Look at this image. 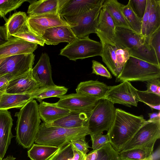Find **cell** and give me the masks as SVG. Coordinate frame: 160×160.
<instances>
[{
  "label": "cell",
  "mask_w": 160,
  "mask_h": 160,
  "mask_svg": "<svg viewBox=\"0 0 160 160\" xmlns=\"http://www.w3.org/2000/svg\"><path fill=\"white\" fill-rule=\"evenodd\" d=\"M32 74L40 87L55 84L52 79L49 58L47 53H42L38 62L32 70Z\"/></svg>",
  "instance_id": "d6986e66"
},
{
  "label": "cell",
  "mask_w": 160,
  "mask_h": 160,
  "mask_svg": "<svg viewBox=\"0 0 160 160\" xmlns=\"http://www.w3.org/2000/svg\"><path fill=\"white\" fill-rule=\"evenodd\" d=\"M28 1L30 2L27 11L28 17L46 14L58 13V0Z\"/></svg>",
  "instance_id": "d4e9b609"
},
{
  "label": "cell",
  "mask_w": 160,
  "mask_h": 160,
  "mask_svg": "<svg viewBox=\"0 0 160 160\" xmlns=\"http://www.w3.org/2000/svg\"><path fill=\"white\" fill-rule=\"evenodd\" d=\"M151 2L145 37L149 36L160 27V0H151Z\"/></svg>",
  "instance_id": "4dcf8cb0"
},
{
  "label": "cell",
  "mask_w": 160,
  "mask_h": 160,
  "mask_svg": "<svg viewBox=\"0 0 160 160\" xmlns=\"http://www.w3.org/2000/svg\"><path fill=\"white\" fill-rule=\"evenodd\" d=\"M15 77L10 74L0 76V92H5L9 82Z\"/></svg>",
  "instance_id": "bcb514c9"
},
{
  "label": "cell",
  "mask_w": 160,
  "mask_h": 160,
  "mask_svg": "<svg viewBox=\"0 0 160 160\" xmlns=\"http://www.w3.org/2000/svg\"><path fill=\"white\" fill-rule=\"evenodd\" d=\"M116 109L114 104L108 100L104 98L99 100L88 118L87 126L90 135L108 132L114 120Z\"/></svg>",
  "instance_id": "8992f818"
},
{
  "label": "cell",
  "mask_w": 160,
  "mask_h": 160,
  "mask_svg": "<svg viewBox=\"0 0 160 160\" xmlns=\"http://www.w3.org/2000/svg\"><path fill=\"white\" fill-rule=\"evenodd\" d=\"M147 0H129L128 3L131 8L142 21L146 9Z\"/></svg>",
  "instance_id": "ab89813d"
},
{
  "label": "cell",
  "mask_w": 160,
  "mask_h": 160,
  "mask_svg": "<svg viewBox=\"0 0 160 160\" xmlns=\"http://www.w3.org/2000/svg\"><path fill=\"white\" fill-rule=\"evenodd\" d=\"M138 91L130 82L125 81L117 85L109 86L104 98L114 104H119L130 107H137L140 102Z\"/></svg>",
  "instance_id": "30bf717a"
},
{
  "label": "cell",
  "mask_w": 160,
  "mask_h": 160,
  "mask_svg": "<svg viewBox=\"0 0 160 160\" xmlns=\"http://www.w3.org/2000/svg\"><path fill=\"white\" fill-rule=\"evenodd\" d=\"M92 142V148L93 151L100 149L106 143L110 142V138L108 134L106 135L102 134L90 135Z\"/></svg>",
  "instance_id": "60d3db41"
},
{
  "label": "cell",
  "mask_w": 160,
  "mask_h": 160,
  "mask_svg": "<svg viewBox=\"0 0 160 160\" xmlns=\"http://www.w3.org/2000/svg\"><path fill=\"white\" fill-rule=\"evenodd\" d=\"M28 19L26 13L21 11L14 13L10 17L5 25L9 38L22 32L28 27Z\"/></svg>",
  "instance_id": "4316f807"
},
{
  "label": "cell",
  "mask_w": 160,
  "mask_h": 160,
  "mask_svg": "<svg viewBox=\"0 0 160 160\" xmlns=\"http://www.w3.org/2000/svg\"><path fill=\"white\" fill-rule=\"evenodd\" d=\"M123 5L116 0H104L103 4V6L106 8L112 19L115 27H122L131 29L122 12L121 8Z\"/></svg>",
  "instance_id": "83f0119b"
},
{
  "label": "cell",
  "mask_w": 160,
  "mask_h": 160,
  "mask_svg": "<svg viewBox=\"0 0 160 160\" xmlns=\"http://www.w3.org/2000/svg\"><path fill=\"white\" fill-rule=\"evenodd\" d=\"M146 121L142 115L136 116L116 108L114 120L107 133L113 148L120 152Z\"/></svg>",
  "instance_id": "7a4b0ae2"
},
{
  "label": "cell",
  "mask_w": 160,
  "mask_h": 160,
  "mask_svg": "<svg viewBox=\"0 0 160 160\" xmlns=\"http://www.w3.org/2000/svg\"><path fill=\"white\" fill-rule=\"evenodd\" d=\"M98 156V150L92 151L88 154H87L86 157V160H96Z\"/></svg>",
  "instance_id": "f907efd6"
},
{
  "label": "cell",
  "mask_w": 160,
  "mask_h": 160,
  "mask_svg": "<svg viewBox=\"0 0 160 160\" xmlns=\"http://www.w3.org/2000/svg\"><path fill=\"white\" fill-rule=\"evenodd\" d=\"M159 159L160 149L159 148L155 152H153L149 156L143 160H159Z\"/></svg>",
  "instance_id": "816d5d0a"
},
{
  "label": "cell",
  "mask_w": 160,
  "mask_h": 160,
  "mask_svg": "<svg viewBox=\"0 0 160 160\" xmlns=\"http://www.w3.org/2000/svg\"><path fill=\"white\" fill-rule=\"evenodd\" d=\"M146 42V37L141 34L127 28L116 27L114 43L120 48L127 49L129 54L138 50Z\"/></svg>",
  "instance_id": "5bb4252c"
},
{
  "label": "cell",
  "mask_w": 160,
  "mask_h": 160,
  "mask_svg": "<svg viewBox=\"0 0 160 160\" xmlns=\"http://www.w3.org/2000/svg\"><path fill=\"white\" fill-rule=\"evenodd\" d=\"M2 158L0 156V160H2Z\"/></svg>",
  "instance_id": "9f6ffc18"
},
{
  "label": "cell",
  "mask_w": 160,
  "mask_h": 160,
  "mask_svg": "<svg viewBox=\"0 0 160 160\" xmlns=\"http://www.w3.org/2000/svg\"><path fill=\"white\" fill-rule=\"evenodd\" d=\"M15 116L18 118L15 128L16 141L24 148H30L35 142L41 122L37 102L31 100Z\"/></svg>",
  "instance_id": "6da1fadb"
},
{
  "label": "cell",
  "mask_w": 160,
  "mask_h": 160,
  "mask_svg": "<svg viewBox=\"0 0 160 160\" xmlns=\"http://www.w3.org/2000/svg\"><path fill=\"white\" fill-rule=\"evenodd\" d=\"M9 39L5 26H0V46L7 42Z\"/></svg>",
  "instance_id": "7dc6e473"
},
{
  "label": "cell",
  "mask_w": 160,
  "mask_h": 160,
  "mask_svg": "<svg viewBox=\"0 0 160 160\" xmlns=\"http://www.w3.org/2000/svg\"><path fill=\"white\" fill-rule=\"evenodd\" d=\"M109 89V86L98 80H90L81 82L76 89V93L99 99L104 98Z\"/></svg>",
  "instance_id": "cb8c5ba5"
},
{
  "label": "cell",
  "mask_w": 160,
  "mask_h": 160,
  "mask_svg": "<svg viewBox=\"0 0 160 160\" xmlns=\"http://www.w3.org/2000/svg\"><path fill=\"white\" fill-rule=\"evenodd\" d=\"M35 55L33 53L10 56L0 64V76L10 74L15 77L32 70Z\"/></svg>",
  "instance_id": "7c38bea8"
},
{
  "label": "cell",
  "mask_w": 160,
  "mask_h": 160,
  "mask_svg": "<svg viewBox=\"0 0 160 160\" xmlns=\"http://www.w3.org/2000/svg\"><path fill=\"white\" fill-rule=\"evenodd\" d=\"M102 46L100 42L90 39L89 36L77 38L60 51V55L76 61L97 56H101Z\"/></svg>",
  "instance_id": "52a82bcc"
},
{
  "label": "cell",
  "mask_w": 160,
  "mask_h": 160,
  "mask_svg": "<svg viewBox=\"0 0 160 160\" xmlns=\"http://www.w3.org/2000/svg\"><path fill=\"white\" fill-rule=\"evenodd\" d=\"M119 154L120 160H143L149 157L145 151L139 148L121 151Z\"/></svg>",
  "instance_id": "d590c367"
},
{
  "label": "cell",
  "mask_w": 160,
  "mask_h": 160,
  "mask_svg": "<svg viewBox=\"0 0 160 160\" xmlns=\"http://www.w3.org/2000/svg\"><path fill=\"white\" fill-rule=\"evenodd\" d=\"M37 48L36 43L12 37L0 46V59L17 55L32 53Z\"/></svg>",
  "instance_id": "2e32d148"
},
{
  "label": "cell",
  "mask_w": 160,
  "mask_h": 160,
  "mask_svg": "<svg viewBox=\"0 0 160 160\" xmlns=\"http://www.w3.org/2000/svg\"><path fill=\"white\" fill-rule=\"evenodd\" d=\"M13 120L8 110H0V156L3 158L14 136L11 131Z\"/></svg>",
  "instance_id": "ffe728a7"
},
{
  "label": "cell",
  "mask_w": 160,
  "mask_h": 160,
  "mask_svg": "<svg viewBox=\"0 0 160 160\" xmlns=\"http://www.w3.org/2000/svg\"><path fill=\"white\" fill-rule=\"evenodd\" d=\"M32 99V93L12 94L4 92L0 101V110L22 108Z\"/></svg>",
  "instance_id": "484cf974"
},
{
  "label": "cell",
  "mask_w": 160,
  "mask_h": 160,
  "mask_svg": "<svg viewBox=\"0 0 160 160\" xmlns=\"http://www.w3.org/2000/svg\"><path fill=\"white\" fill-rule=\"evenodd\" d=\"M68 88L64 86L55 84L40 87L32 93V99H36L41 102L45 98L50 97H59L65 95Z\"/></svg>",
  "instance_id": "f1b7e54d"
},
{
  "label": "cell",
  "mask_w": 160,
  "mask_h": 160,
  "mask_svg": "<svg viewBox=\"0 0 160 160\" xmlns=\"http://www.w3.org/2000/svg\"><path fill=\"white\" fill-rule=\"evenodd\" d=\"M105 0H58V13L69 26L77 18Z\"/></svg>",
  "instance_id": "9c48e42d"
},
{
  "label": "cell",
  "mask_w": 160,
  "mask_h": 160,
  "mask_svg": "<svg viewBox=\"0 0 160 160\" xmlns=\"http://www.w3.org/2000/svg\"><path fill=\"white\" fill-rule=\"evenodd\" d=\"M90 114L70 112L68 115L54 122L44 123L47 126H54L67 128H73L87 126Z\"/></svg>",
  "instance_id": "7402d4cb"
},
{
  "label": "cell",
  "mask_w": 160,
  "mask_h": 160,
  "mask_svg": "<svg viewBox=\"0 0 160 160\" xmlns=\"http://www.w3.org/2000/svg\"><path fill=\"white\" fill-rule=\"evenodd\" d=\"M25 0H0V17L4 18L8 12L19 8Z\"/></svg>",
  "instance_id": "8d00e7d4"
},
{
  "label": "cell",
  "mask_w": 160,
  "mask_h": 160,
  "mask_svg": "<svg viewBox=\"0 0 160 160\" xmlns=\"http://www.w3.org/2000/svg\"><path fill=\"white\" fill-rule=\"evenodd\" d=\"M92 74L106 77L108 79H111L112 76L107 69L98 62L92 60Z\"/></svg>",
  "instance_id": "b9f144b4"
},
{
  "label": "cell",
  "mask_w": 160,
  "mask_h": 160,
  "mask_svg": "<svg viewBox=\"0 0 160 160\" xmlns=\"http://www.w3.org/2000/svg\"><path fill=\"white\" fill-rule=\"evenodd\" d=\"M16 159V158H14L13 156H8L2 160H15Z\"/></svg>",
  "instance_id": "f5cc1de1"
},
{
  "label": "cell",
  "mask_w": 160,
  "mask_h": 160,
  "mask_svg": "<svg viewBox=\"0 0 160 160\" xmlns=\"http://www.w3.org/2000/svg\"><path fill=\"white\" fill-rule=\"evenodd\" d=\"M97 150L98 156L96 160H120L119 152L109 142L106 143Z\"/></svg>",
  "instance_id": "e575fe53"
},
{
  "label": "cell",
  "mask_w": 160,
  "mask_h": 160,
  "mask_svg": "<svg viewBox=\"0 0 160 160\" xmlns=\"http://www.w3.org/2000/svg\"><path fill=\"white\" fill-rule=\"evenodd\" d=\"M85 137L76 140L71 141L69 142L78 150L86 155L89 151L88 148L90 147L85 140Z\"/></svg>",
  "instance_id": "ee69618b"
},
{
  "label": "cell",
  "mask_w": 160,
  "mask_h": 160,
  "mask_svg": "<svg viewBox=\"0 0 160 160\" xmlns=\"http://www.w3.org/2000/svg\"><path fill=\"white\" fill-rule=\"evenodd\" d=\"M41 38L47 45H56L60 42L71 43L78 38L68 25L52 27L46 30Z\"/></svg>",
  "instance_id": "ac0fdd59"
},
{
  "label": "cell",
  "mask_w": 160,
  "mask_h": 160,
  "mask_svg": "<svg viewBox=\"0 0 160 160\" xmlns=\"http://www.w3.org/2000/svg\"><path fill=\"white\" fill-rule=\"evenodd\" d=\"M5 58L0 59V64Z\"/></svg>",
  "instance_id": "db71d44e"
},
{
  "label": "cell",
  "mask_w": 160,
  "mask_h": 160,
  "mask_svg": "<svg viewBox=\"0 0 160 160\" xmlns=\"http://www.w3.org/2000/svg\"><path fill=\"white\" fill-rule=\"evenodd\" d=\"M151 0H147L146 9L142 20L141 34L145 37L146 28L151 8Z\"/></svg>",
  "instance_id": "f6af8a7d"
},
{
  "label": "cell",
  "mask_w": 160,
  "mask_h": 160,
  "mask_svg": "<svg viewBox=\"0 0 160 160\" xmlns=\"http://www.w3.org/2000/svg\"><path fill=\"white\" fill-rule=\"evenodd\" d=\"M140 102L149 106L152 109L160 110V96L138 90Z\"/></svg>",
  "instance_id": "d6a6232c"
},
{
  "label": "cell",
  "mask_w": 160,
  "mask_h": 160,
  "mask_svg": "<svg viewBox=\"0 0 160 160\" xmlns=\"http://www.w3.org/2000/svg\"><path fill=\"white\" fill-rule=\"evenodd\" d=\"M122 11L123 16L131 29L136 32L141 34L142 21L133 11L129 3L123 5Z\"/></svg>",
  "instance_id": "1f68e13d"
},
{
  "label": "cell",
  "mask_w": 160,
  "mask_h": 160,
  "mask_svg": "<svg viewBox=\"0 0 160 160\" xmlns=\"http://www.w3.org/2000/svg\"><path fill=\"white\" fill-rule=\"evenodd\" d=\"M160 138V120L146 121L132 137L123 146L121 151L139 148L145 151L148 156L153 153L156 141Z\"/></svg>",
  "instance_id": "5b68a950"
},
{
  "label": "cell",
  "mask_w": 160,
  "mask_h": 160,
  "mask_svg": "<svg viewBox=\"0 0 160 160\" xmlns=\"http://www.w3.org/2000/svg\"><path fill=\"white\" fill-rule=\"evenodd\" d=\"M73 156L72 145L67 141L58 147V150L48 160H69Z\"/></svg>",
  "instance_id": "836d02e7"
},
{
  "label": "cell",
  "mask_w": 160,
  "mask_h": 160,
  "mask_svg": "<svg viewBox=\"0 0 160 160\" xmlns=\"http://www.w3.org/2000/svg\"><path fill=\"white\" fill-rule=\"evenodd\" d=\"M13 37L22 39L27 41L36 43L43 46L45 41L41 37L33 33L29 29L28 26L22 32L15 35Z\"/></svg>",
  "instance_id": "74e56055"
},
{
  "label": "cell",
  "mask_w": 160,
  "mask_h": 160,
  "mask_svg": "<svg viewBox=\"0 0 160 160\" xmlns=\"http://www.w3.org/2000/svg\"><path fill=\"white\" fill-rule=\"evenodd\" d=\"M116 27L106 8L101 9L96 28V34L106 41L114 43Z\"/></svg>",
  "instance_id": "44dd1931"
},
{
  "label": "cell",
  "mask_w": 160,
  "mask_h": 160,
  "mask_svg": "<svg viewBox=\"0 0 160 160\" xmlns=\"http://www.w3.org/2000/svg\"><path fill=\"white\" fill-rule=\"evenodd\" d=\"M98 37L102 46L101 55L102 61L116 78L130 56L129 52L127 49L120 48L100 37Z\"/></svg>",
  "instance_id": "ba28073f"
},
{
  "label": "cell",
  "mask_w": 160,
  "mask_h": 160,
  "mask_svg": "<svg viewBox=\"0 0 160 160\" xmlns=\"http://www.w3.org/2000/svg\"><path fill=\"white\" fill-rule=\"evenodd\" d=\"M56 104L70 112L90 114L96 106L99 99L84 94L72 93L58 97Z\"/></svg>",
  "instance_id": "8fae6325"
},
{
  "label": "cell",
  "mask_w": 160,
  "mask_h": 160,
  "mask_svg": "<svg viewBox=\"0 0 160 160\" xmlns=\"http://www.w3.org/2000/svg\"><path fill=\"white\" fill-rule=\"evenodd\" d=\"M103 2L78 17L70 25L77 38H83L90 33H96L99 16Z\"/></svg>",
  "instance_id": "4fadbf2b"
},
{
  "label": "cell",
  "mask_w": 160,
  "mask_h": 160,
  "mask_svg": "<svg viewBox=\"0 0 160 160\" xmlns=\"http://www.w3.org/2000/svg\"><path fill=\"white\" fill-rule=\"evenodd\" d=\"M38 111L41 119L48 123L68 115L70 111L58 106L55 103L42 101L38 104Z\"/></svg>",
  "instance_id": "603a6c76"
},
{
  "label": "cell",
  "mask_w": 160,
  "mask_h": 160,
  "mask_svg": "<svg viewBox=\"0 0 160 160\" xmlns=\"http://www.w3.org/2000/svg\"><path fill=\"white\" fill-rule=\"evenodd\" d=\"M72 145L73 152V156L69 160H86V157L87 154H84L74 146Z\"/></svg>",
  "instance_id": "c3c4849f"
},
{
  "label": "cell",
  "mask_w": 160,
  "mask_h": 160,
  "mask_svg": "<svg viewBox=\"0 0 160 160\" xmlns=\"http://www.w3.org/2000/svg\"><path fill=\"white\" fill-rule=\"evenodd\" d=\"M40 88L32 74V70L16 77L9 82L5 93L12 94H30Z\"/></svg>",
  "instance_id": "e0dca14e"
},
{
  "label": "cell",
  "mask_w": 160,
  "mask_h": 160,
  "mask_svg": "<svg viewBox=\"0 0 160 160\" xmlns=\"http://www.w3.org/2000/svg\"><path fill=\"white\" fill-rule=\"evenodd\" d=\"M4 93V92H0V100H1V97H2V95Z\"/></svg>",
  "instance_id": "11a10c76"
},
{
  "label": "cell",
  "mask_w": 160,
  "mask_h": 160,
  "mask_svg": "<svg viewBox=\"0 0 160 160\" xmlns=\"http://www.w3.org/2000/svg\"><path fill=\"white\" fill-rule=\"evenodd\" d=\"M90 134L87 126L67 128L47 127L43 122L40 125L35 142L38 144L59 147L67 141L77 140Z\"/></svg>",
  "instance_id": "3957f363"
},
{
  "label": "cell",
  "mask_w": 160,
  "mask_h": 160,
  "mask_svg": "<svg viewBox=\"0 0 160 160\" xmlns=\"http://www.w3.org/2000/svg\"><path fill=\"white\" fill-rule=\"evenodd\" d=\"M146 37L148 43L154 50L158 60L160 62V27Z\"/></svg>",
  "instance_id": "f35d334b"
},
{
  "label": "cell",
  "mask_w": 160,
  "mask_h": 160,
  "mask_svg": "<svg viewBox=\"0 0 160 160\" xmlns=\"http://www.w3.org/2000/svg\"><path fill=\"white\" fill-rule=\"evenodd\" d=\"M146 82L147 89L146 91L160 96V78L152 79Z\"/></svg>",
  "instance_id": "7bdbcfd3"
},
{
  "label": "cell",
  "mask_w": 160,
  "mask_h": 160,
  "mask_svg": "<svg viewBox=\"0 0 160 160\" xmlns=\"http://www.w3.org/2000/svg\"><path fill=\"white\" fill-rule=\"evenodd\" d=\"M149 119L148 121H155L160 120V112H152L148 113Z\"/></svg>",
  "instance_id": "681fc988"
},
{
  "label": "cell",
  "mask_w": 160,
  "mask_h": 160,
  "mask_svg": "<svg viewBox=\"0 0 160 160\" xmlns=\"http://www.w3.org/2000/svg\"><path fill=\"white\" fill-rule=\"evenodd\" d=\"M58 149L54 146L34 144L28 151V157L31 160H48Z\"/></svg>",
  "instance_id": "f546056e"
},
{
  "label": "cell",
  "mask_w": 160,
  "mask_h": 160,
  "mask_svg": "<svg viewBox=\"0 0 160 160\" xmlns=\"http://www.w3.org/2000/svg\"><path fill=\"white\" fill-rule=\"evenodd\" d=\"M158 78H160V67L130 56L115 82H147Z\"/></svg>",
  "instance_id": "277c9868"
},
{
  "label": "cell",
  "mask_w": 160,
  "mask_h": 160,
  "mask_svg": "<svg viewBox=\"0 0 160 160\" xmlns=\"http://www.w3.org/2000/svg\"><path fill=\"white\" fill-rule=\"evenodd\" d=\"M27 23L30 30L40 37L43 35L45 31L49 28L68 25L58 13L28 17Z\"/></svg>",
  "instance_id": "9a60e30c"
}]
</instances>
